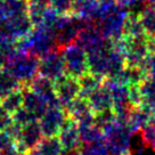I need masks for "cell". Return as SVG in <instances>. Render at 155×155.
Returning a JSON list of instances; mask_svg holds the SVG:
<instances>
[{"instance_id": "37", "label": "cell", "mask_w": 155, "mask_h": 155, "mask_svg": "<svg viewBox=\"0 0 155 155\" xmlns=\"http://www.w3.org/2000/svg\"><path fill=\"white\" fill-rule=\"evenodd\" d=\"M29 5H41V6H49L50 0H26Z\"/></svg>"}, {"instance_id": "41", "label": "cell", "mask_w": 155, "mask_h": 155, "mask_svg": "<svg viewBox=\"0 0 155 155\" xmlns=\"http://www.w3.org/2000/svg\"><path fill=\"white\" fill-rule=\"evenodd\" d=\"M115 1H117V2H123L124 0H115Z\"/></svg>"}, {"instance_id": "1", "label": "cell", "mask_w": 155, "mask_h": 155, "mask_svg": "<svg viewBox=\"0 0 155 155\" xmlns=\"http://www.w3.org/2000/svg\"><path fill=\"white\" fill-rule=\"evenodd\" d=\"M17 46L22 53L33 55L38 58L58 49L54 33L44 25L33 26L30 34L17 40Z\"/></svg>"}, {"instance_id": "24", "label": "cell", "mask_w": 155, "mask_h": 155, "mask_svg": "<svg viewBox=\"0 0 155 155\" xmlns=\"http://www.w3.org/2000/svg\"><path fill=\"white\" fill-rule=\"evenodd\" d=\"M1 104L5 107L10 114H13L15 112L19 110L23 106V90L22 89H17L9 94L8 96L1 99Z\"/></svg>"}, {"instance_id": "42", "label": "cell", "mask_w": 155, "mask_h": 155, "mask_svg": "<svg viewBox=\"0 0 155 155\" xmlns=\"http://www.w3.org/2000/svg\"><path fill=\"white\" fill-rule=\"evenodd\" d=\"M74 1H77V0H74Z\"/></svg>"}, {"instance_id": "25", "label": "cell", "mask_w": 155, "mask_h": 155, "mask_svg": "<svg viewBox=\"0 0 155 155\" xmlns=\"http://www.w3.org/2000/svg\"><path fill=\"white\" fill-rule=\"evenodd\" d=\"M146 35L139 16L129 15L124 23V37H141Z\"/></svg>"}, {"instance_id": "12", "label": "cell", "mask_w": 155, "mask_h": 155, "mask_svg": "<svg viewBox=\"0 0 155 155\" xmlns=\"http://www.w3.org/2000/svg\"><path fill=\"white\" fill-rule=\"evenodd\" d=\"M26 87H29L32 91L38 94L40 97H42L44 101L46 102V104L48 105V107L62 106L57 95H56L55 82L51 81V80H49L47 78H45L39 74V77L34 78Z\"/></svg>"}, {"instance_id": "33", "label": "cell", "mask_w": 155, "mask_h": 155, "mask_svg": "<svg viewBox=\"0 0 155 155\" xmlns=\"http://www.w3.org/2000/svg\"><path fill=\"white\" fill-rule=\"evenodd\" d=\"M140 68L145 71L146 74L155 75V54H148L143 61Z\"/></svg>"}, {"instance_id": "4", "label": "cell", "mask_w": 155, "mask_h": 155, "mask_svg": "<svg viewBox=\"0 0 155 155\" xmlns=\"http://www.w3.org/2000/svg\"><path fill=\"white\" fill-rule=\"evenodd\" d=\"M6 68L18 80L21 84H29L39 74V58L30 54L21 53Z\"/></svg>"}, {"instance_id": "43", "label": "cell", "mask_w": 155, "mask_h": 155, "mask_svg": "<svg viewBox=\"0 0 155 155\" xmlns=\"http://www.w3.org/2000/svg\"><path fill=\"white\" fill-rule=\"evenodd\" d=\"M154 1H155V0H154Z\"/></svg>"}, {"instance_id": "35", "label": "cell", "mask_w": 155, "mask_h": 155, "mask_svg": "<svg viewBox=\"0 0 155 155\" xmlns=\"http://www.w3.org/2000/svg\"><path fill=\"white\" fill-rule=\"evenodd\" d=\"M0 155H22V154L19 153L18 148H17V146L15 144V145L9 146V147H7L5 150H0Z\"/></svg>"}, {"instance_id": "30", "label": "cell", "mask_w": 155, "mask_h": 155, "mask_svg": "<svg viewBox=\"0 0 155 155\" xmlns=\"http://www.w3.org/2000/svg\"><path fill=\"white\" fill-rule=\"evenodd\" d=\"M12 115H13V122L17 123L19 126H25V124H28L30 122L37 121L35 116L23 106L21 107L19 110H17L15 113H13Z\"/></svg>"}, {"instance_id": "17", "label": "cell", "mask_w": 155, "mask_h": 155, "mask_svg": "<svg viewBox=\"0 0 155 155\" xmlns=\"http://www.w3.org/2000/svg\"><path fill=\"white\" fill-rule=\"evenodd\" d=\"M99 12V0H77L73 4V14L95 21Z\"/></svg>"}, {"instance_id": "20", "label": "cell", "mask_w": 155, "mask_h": 155, "mask_svg": "<svg viewBox=\"0 0 155 155\" xmlns=\"http://www.w3.org/2000/svg\"><path fill=\"white\" fill-rule=\"evenodd\" d=\"M34 148L39 155H61L63 150V145L58 136H54V137H44L38 146Z\"/></svg>"}, {"instance_id": "40", "label": "cell", "mask_w": 155, "mask_h": 155, "mask_svg": "<svg viewBox=\"0 0 155 155\" xmlns=\"http://www.w3.org/2000/svg\"><path fill=\"white\" fill-rule=\"evenodd\" d=\"M144 2H146V4H150V2H152V1H154V0H143Z\"/></svg>"}, {"instance_id": "19", "label": "cell", "mask_w": 155, "mask_h": 155, "mask_svg": "<svg viewBox=\"0 0 155 155\" xmlns=\"http://www.w3.org/2000/svg\"><path fill=\"white\" fill-rule=\"evenodd\" d=\"M21 82L10 73L8 68H0V99L5 98L13 91L21 89Z\"/></svg>"}, {"instance_id": "6", "label": "cell", "mask_w": 155, "mask_h": 155, "mask_svg": "<svg viewBox=\"0 0 155 155\" xmlns=\"http://www.w3.org/2000/svg\"><path fill=\"white\" fill-rule=\"evenodd\" d=\"M39 74L54 82L66 74L62 50L56 49L39 58Z\"/></svg>"}, {"instance_id": "38", "label": "cell", "mask_w": 155, "mask_h": 155, "mask_svg": "<svg viewBox=\"0 0 155 155\" xmlns=\"http://www.w3.org/2000/svg\"><path fill=\"white\" fill-rule=\"evenodd\" d=\"M130 155H155V153L150 150V148H148V147L146 146L145 148H143L141 150L137 152V153H135V154H130Z\"/></svg>"}, {"instance_id": "7", "label": "cell", "mask_w": 155, "mask_h": 155, "mask_svg": "<svg viewBox=\"0 0 155 155\" xmlns=\"http://www.w3.org/2000/svg\"><path fill=\"white\" fill-rule=\"evenodd\" d=\"M68 119V113L62 106L48 107L44 115L39 119V123L44 137L58 136Z\"/></svg>"}, {"instance_id": "11", "label": "cell", "mask_w": 155, "mask_h": 155, "mask_svg": "<svg viewBox=\"0 0 155 155\" xmlns=\"http://www.w3.org/2000/svg\"><path fill=\"white\" fill-rule=\"evenodd\" d=\"M74 42L80 46L87 54H90L102 49L106 45L107 39L103 37V34L96 29L95 24H92L81 30Z\"/></svg>"}, {"instance_id": "26", "label": "cell", "mask_w": 155, "mask_h": 155, "mask_svg": "<svg viewBox=\"0 0 155 155\" xmlns=\"http://www.w3.org/2000/svg\"><path fill=\"white\" fill-rule=\"evenodd\" d=\"M143 28L145 30V33L150 37H155V8H146L139 15Z\"/></svg>"}, {"instance_id": "8", "label": "cell", "mask_w": 155, "mask_h": 155, "mask_svg": "<svg viewBox=\"0 0 155 155\" xmlns=\"http://www.w3.org/2000/svg\"><path fill=\"white\" fill-rule=\"evenodd\" d=\"M55 90L63 108L68 107L75 98L80 97L81 94L79 79L70 77L68 74L55 81Z\"/></svg>"}, {"instance_id": "32", "label": "cell", "mask_w": 155, "mask_h": 155, "mask_svg": "<svg viewBox=\"0 0 155 155\" xmlns=\"http://www.w3.org/2000/svg\"><path fill=\"white\" fill-rule=\"evenodd\" d=\"M12 123H13V115L2 106L0 99V131L6 130Z\"/></svg>"}, {"instance_id": "21", "label": "cell", "mask_w": 155, "mask_h": 155, "mask_svg": "<svg viewBox=\"0 0 155 155\" xmlns=\"http://www.w3.org/2000/svg\"><path fill=\"white\" fill-rule=\"evenodd\" d=\"M78 127H79V134H80V139H81L82 145L91 144V143H95V141L105 139L104 132L96 123Z\"/></svg>"}, {"instance_id": "34", "label": "cell", "mask_w": 155, "mask_h": 155, "mask_svg": "<svg viewBox=\"0 0 155 155\" xmlns=\"http://www.w3.org/2000/svg\"><path fill=\"white\" fill-rule=\"evenodd\" d=\"M16 141L7 131H0V150H5L12 145H15Z\"/></svg>"}, {"instance_id": "16", "label": "cell", "mask_w": 155, "mask_h": 155, "mask_svg": "<svg viewBox=\"0 0 155 155\" xmlns=\"http://www.w3.org/2000/svg\"><path fill=\"white\" fill-rule=\"evenodd\" d=\"M146 79L145 71L140 66H129L127 65L126 68L122 70V72L115 77L113 80L116 82L131 87V86H139Z\"/></svg>"}, {"instance_id": "23", "label": "cell", "mask_w": 155, "mask_h": 155, "mask_svg": "<svg viewBox=\"0 0 155 155\" xmlns=\"http://www.w3.org/2000/svg\"><path fill=\"white\" fill-rule=\"evenodd\" d=\"M6 16L25 14L29 9V4L26 0H0Z\"/></svg>"}, {"instance_id": "29", "label": "cell", "mask_w": 155, "mask_h": 155, "mask_svg": "<svg viewBox=\"0 0 155 155\" xmlns=\"http://www.w3.org/2000/svg\"><path fill=\"white\" fill-rule=\"evenodd\" d=\"M48 6H41V5H29V9H28V15H29L30 19L32 22L33 26H38V25L42 24L44 21L45 12L47 9Z\"/></svg>"}, {"instance_id": "3", "label": "cell", "mask_w": 155, "mask_h": 155, "mask_svg": "<svg viewBox=\"0 0 155 155\" xmlns=\"http://www.w3.org/2000/svg\"><path fill=\"white\" fill-rule=\"evenodd\" d=\"M108 155L129 154V143L132 130L127 122L119 120L107 126L104 130Z\"/></svg>"}, {"instance_id": "2", "label": "cell", "mask_w": 155, "mask_h": 155, "mask_svg": "<svg viewBox=\"0 0 155 155\" xmlns=\"http://www.w3.org/2000/svg\"><path fill=\"white\" fill-rule=\"evenodd\" d=\"M128 16L129 13L126 6L122 2H119L114 9L106 14L99 15L94 23L104 38L115 42L124 37V23Z\"/></svg>"}, {"instance_id": "31", "label": "cell", "mask_w": 155, "mask_h": 155, "mask_svg": "<svg viewBox=\"0 0 155 155\" xmlns=\"http://www.w3.org/2000/svg\"><path fill=\"white\" fill-rule=\"evenodd\" d=\"M74 0H50V7L57 12L59 15L71 14L73 9Z\"/></svg>"}, {"instance_id": "22", "label": "cell", "mask_w": 155, "mask_h": 155, "mask_svg": "<svg viewBox=\"0 0 155 155\" xmlns=\"http://www.w3.org/2000/svg\"><path fill=\"white\" fill-rule=\"evenodd\" d=\"M103 81L104 80H102V79H99L96 75L91 74L90 72L84 74L83 77H81L79 79V83H80V88H81L80 97L88 98L91 92H94L97 88H99L102 86Z\"/></svg>"}, {"instance_id": "18", "label": "cell", "mask_w": 155, "mask_h": 155, "mask_svg": "<svg viewBox=\"0 0 155 155\" xmlns=\"http://www.w3.org/2000/svg\"><path fill=\"white\" fill-rule=\"evenodd\" d=\"M150 112H152L150 110L143 105L134 107L129 116V120H128V124L131 128V130H141L144 127L147 126L152 120Z\"/></svg>"}, {"instance_id": "28", "label": "cell", "mask_w": 155, "mask_h": 155, "mask_svg": "<svg viewBox=\"0 0 155 155\" xmlns=\"http://www.w3.org/2000/svg\"><path fill=\"white\" fill-rule=\"evenodd\" d=\"M116 120L115 113L113 111V108L105 110V111L95 113V123L102 130H104L107 126H110L111 123Z\"/></svg>"}, {"instance_id": "5", "label": "cell", "mask_w": 155, "mask_h": 155, "mask_svg": "<svg viewBox=\"0 0 155 155\" xmlns=\"http://www.w3.org/2000/svg\"><path fill=\"white\" fill-rule=\"evenodd\" d=\"M62 54L65 61V68H66L68 75L80 79L89 72L87 53L75 42L64 47L62 49Z\"/></svg>"}, {"instance_id": "10", "label": "cell", "mask_w": 155, "mask_h": 155, "mask_svg": "<svg viewBox=\"0 0 155 155\" xmlns=\"http://www.w3.org/2000/svg\"><path fill=\"white\" fill-rule=\"evenodd\" d=\"M72 120L77 122L78 126H86L95 123V113L92 111L87 98L78 97L68 107L64 108Z\"/></svg>"}, {"instance_id": "36", "label": "cell", "mask_w": 155, "mask_h": 155, "mask_svg": "<svg viewBox=\"0 0 155 155\" xmlns=\"http://www.w3.org/2000/svg\"><path fill=\"white\" fill-rule=\"evenodd\" d=\"M81 147H72V148H63L61 155H80Z\"/></svg>"}, {"instance_id": "9", "label": "cell", "mask_w": 155, "mask_h": 155, "mask_svg": "<svg viewBox=\"0 0 155 155\" xmlns=\"http://www.w3.org/2000/svg\"><path fill=\"white\" fill-rule=\"evenodd\" d=\"M42 138H44V134L41 130L39 120L32 121L25 126H22L21 135L16 141V146L21 154L26 155L30 150L38 146Z\"/></svg>"}, {"instance_id": "13", "label": "cell", "mask_w": 155, "mask_h": 155, "mask_svg": "<svg viewBox=\"0 0 155 155\" xmlns=\"http://www.w3.org/2000/svg\"><path fill=\"white\" fill-rule=\"evenodd\" d=\"M58 138L63 145V148H72V147H82V143L80 139L79 127L77 122L68 116L62 130L58 135Z\"/></svg>"}, {"instance_id": "39", "label": "cell", "mask_w": 155, "mask_h": 155, "mask_svg": "<svg viewBox=\"0 0 155 155\" xmlns=\"http://www.w3.org/2000/svg\"><path fill=\"white\" fill-rule=\"evenodd\" d=\"M6 17V14H5V10H4V7H2V4H1V1H0V21L2 18H5Z\"/></svg>"}, {"instance_id": "15", "label": "cell", "mask_w": 155, "mask_h": 155, "mask_svg": "<svg viewBox=\"0 0 155 155\" xmlns=\"http://www.w3.org/2000/svg\"><path fill=\"white\" fill-rule=\"evenodd\" d=\"M23 107L31 112L35 119L39 120L44 113L47 111L48 105L46 104L42 97H40L38 94L32 91L29 87L23 88Z\"/></svg>"}, {"instance_id": "27", "label": "cell", "mask_w": 155, "mask_h": 155, "mask_svg": "<svg viewBox=\"0 0 155 155\" xmlns=\"http://www.w3.org/2000/svg\"><path fill=\"white\" fill-rule=\"evenodd\" d=\"M80 155H108L105 139L82 145Z\"/></svg>"}, {"instance_id": "14", "label": "cell", "mask_w": 155, "mask_h": 155, "mask_svg": "<svg viewBox=\"0 0 155 155\" xmlns=\"http://www.w3.org/2000/svg\"><path fill=\"white\" fill-rule=\"evenodd\" d=\"M94 113L110 110L113 107V99L110 89L103 83L99 88H97L94 92H91L87 98Z\"/></svg>"}]
</instances>
